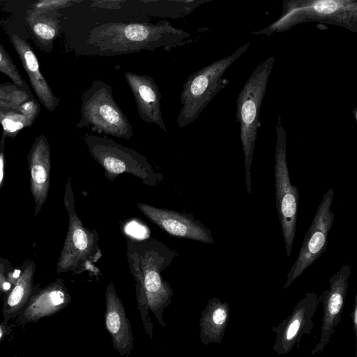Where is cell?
I'll return each instance as SVG.
<instances>
[{
    "label": "cell",
    "instance_id": "cell-1",
    "mask_svg": "<svg viewBox=\"0 0 357 357\" xmlns=\"http://www.w3.org/2000/svg\"><path fill=\"white\" fill-rule=\"evenodd\" d=\"M126 259L135 280L137 307L142 324L150 340L154 335L149 311L163 327L164 310L174 294L172 287L162 276L177 255L176 251L155 238H137L126 235Z\"/></svg>",
    "mask_w": 357,
    "mask_h": 357
},
{
    "label": "cell",
    "instance_id": "cell-2",
    "mask_svg": "<svg viewBox=\"0 0 357 357\" xmlns=\"http://www.w3.org/2000/svg\"><path fill=\"white\" fill-rule=\"evenodd\" d=\"M191 35L168 21L149 22H95L89 28L85 53L92 56H118L142 50H169L191 42Z\"/></svg>",
    "mask_w": 357,
    "mask_h": 357
},
{
    "label": "cell",
    "instance_id": "cell-3",
    "mask_svg": "<svg viewBox=\"0 0 357 357\" xmlns=\"http://www.w3.org/2000/svg\"><path fill=\"white\" fill-rule=\"evenodd\" d=\"M304 22L335 25L357 32L356 0H284L280 17L252 35L269 36Z\"/></svg>",
    "mask_w": 357,
    "mask_h": 357
},
{
    "label": "cell",
    "instance_id": "cell-4",
    "mask_svg": "<svg viewBox=\"0 0 357 357\" xmlns=\"http://www.w3.org/2000/svg\"><path fill=\"white\" fill-rule=\"evenodd\" d=\"M275 62L274 56L268 57L251 73L236 99V121L240 125V140L244 154L245 184L252 193L251 166L258 129L261 107Z\"/></svg>",
    "mask_w": 357,
    "mask_h": 357
},
{
    "label": "cell",
    "instance_id": "cell-5",
    "mask_svg": "<svg viewBox=\"0 0 357 357\" xmlns=\"http://www.w3.org/2000/svg\"><path fill=\"white\" fill-rule=\"evenodd\" d=\"M250 46V43L241 45L232 54L202 68L187 78L180 95L182 106L176 120L179 128L195 121L215 96L228 84L223 75Z\"/></svg>",
    "mask_w": 357,
    "mask_h": 357
},
{
    "label": "cell",
    "instance_id": "cell-6",
    "mask_svg": "<svg viewBox=\"0 0 357 357\" xmlns=\"http://www.w3.org/2000/svg\"><path fill=\"white\" fill-rule=\"evenodd\" d=\"M63 204L68 215V228L56 271L79 274L91 269L92 265L101 258L99 235L96 229L84 227L79 218L70 176L65 188Z\"/></svg>",
    "mask_w": 357,
    "mask_h": 357
},
{
    "label": "cell",
    "instance_id": "cell-7",
    "mask_svg": "<svg viewBox=\"0 0 357 357\" xmlns=\"http://www.w3.org/2000/svg\"><path fill=\"white\" fill-rule=\"evenodd\" d=\"M84 142L91 156L111 181L127 173L138 178L144 185L153 187L164 178L163 174L157 172L145 156L112 139L88 135Z\"/></svg>",
    "mask_w": 357,
    "mask_h": 357
},
{
    "label": "cell",
    "instance_id": "cell-8",
    "mask_svg": "<svg viewBox=\"0 0 357 357\" xmlns=\"http://www.w3.org/2000/svg\"><path fill=\"white\" fill-rule=\"evenodd\" d=\"M80 119L77 128L91 126L93 131L126 140L133 136L132 127L116 104L111 86L94 80L82 95Z\"/></svg>",
    "mask_w": 357,
    "mask_h": 357
},
{
    "label": "cell",
    "instance_id": "cell-9",
    "mask_svg": "<svg viewBox=\"0 0 357 357\" xmlns=\"http://www.w3.org/2000/svg\"><path fill=\"white\" fill-rule=\"evenodd\" d=\"M275 128L274 178L276 208L286 253L290 256L296 236L299 194L297 187L291 183L287 162V134L280 115L278 116Z\"/></svg>",
    "mask_w": 357,
    "mask_h": 357
},
{
    "label": "cell",
    "instance_id": "cell-10",
    "mask_svg": "<svg viewBox=\"0 0 357 357\" xmlns=\"http://www.w3.org/2000/svg\"><path fill=\"white\" fill-rule=\"evenodd\" d=\"M333 197L332 188L323 196L305 234L298 256L287 274L284 289L289 287L326 251L328 233L335 220V214L331 210Z\"/></svg>",
    "mask_w": 357,
    "mask_h": 357
},
{
    "label": "cell",
    "instance_id": "cell-11",
    "mask_svg": "<svg viewBox=\"0 0 357 357\" xmlns=\"http://www.w3.org/2000/svg\"><path fill=\"white\" fill-rule=\"evenodd\" d=\"M318 296L308 292L294 307L291 314L272 328L275 333L273 350L278 355L289 353L294 347H299L303 335L312 330V318L319 305Z\"/></svg>",
    "mask_w": 357,
    "mask_h": 357
},
{
    "label": "cell",
    "instance_id": "cell-12",
    "mask_svg": "<svg viewBox=\"0 0 357 357\" xmlns=\"http://www.w3.org/2000/svg\"><path fill=\"white\" fill-rule=\"evenodd\" d=\"M351 266L342 265L329 280V288L318 296L323 304V317L319 339L311 351L312 355L321 354L330 342L337 326L341 321L342 312L346 299Z\"/></svg>",
    "mask_w": 357,
    "mask_h": 357
},
{
    "label": "cell",
    "instance_id": "cell-13",
    "mask_svg": "<svg viewBox=\"0 0 357 357\" xmlns=\"http://www.w3.org/2000/svg\"><path fill=\"white\" fill-rule=\"evenodd\" d=\"M137 206L151 222L173 236L208 244L214 243L210 229L192 214L139 202L137 203Z\"/></svg>",
    "mask_w": 357,
    "mask_h": 357
},
{
    "label": "cell",
    "instance_id": "cell-14",
    "mask_svg": "<svg viewBox=\"0 0 357 357\" xmlns=\"http://www.w3.org/2000/svg\"><path fill=\"white\" fill-rule=\"evenodd\" d=\"M205 0L176 1H93L91 7L100 10L130 13L139 15H154L172 18L181 17L190 13Z\"/></svg>",
    "mask_w": 357,
    "mask_h": 357
},
{
    "label": "cell",
    "instance_id": "cell-15",
    "mask_svg": "<svg viewBox=\"0 0 357 357\" xmlns=\"http://www.w3.org/2000/svg\"><path fill=\"white\" fill-rule=\"evenodd\" d=\"M71 296L63 279L58 278L31 294L29 301L16 317V323L25 325L52 316L67 307Z\"/></svg>",
    "mask_w": 357,
    "mask_h": 357
},
{
    "label": "cell",
    "instance_id": "cell-16",
    "mask_svg": "<svg viewBox=\"0 0 357 357\" xmlns=\"http://www.w3.org/2000/svg\"><path fill=\"white\" fill-rule=\"evenodd\" d=\"M30 173V191L34 204V216H37L45 204L50 185V147L44 135L36 137L27 155Z\"/></svg>",
    "mask_w": 357,
    "mask_h": 357
},
{
    "label": "cell",
    "instance_id": "cell-17",
    "mask_svg": "<svg viewBox=\"0 0 357 357\" xmlns=\"http://www.w3.org/2000/svg\"><path fill=\"white\" fill-rule=\"evenodd\" d=\"M133 93L139 117L147 123H153L167 132L161 114V93L153 78L133 73H124Z\"/></svg>",
    "mask_w": 357,
    "mask_h": 357
},
{
    "label": "cell",
    "instance_id": "cell-18",
    "mask_svg": "<svg viewBox=\"0 0 357 357\" xmlns=\"http://www.w3.org/2000/svg\"><path fill=\"white\" fill-rule=\"evenodd\" d=\"M105 323L112 337L113 347L121 356H128L133 349L132 328L121 300L112 282L105 290Z\"/></svg>",
    "mask_w": 357,
    "mask_h": 357
},
{
    "label": "cell",
    "instance_id": "cell-19",
    "mask_svg": "<svg viewBox=\"0 0 357 357\" xmlns=\"http://www.w3.org/2000/svg\"><path fill=\"white\" fill-rule=\"evenodd\" d=\"M10 40L39 101L49 112H54L60 100L54 94L50 86L41 74L38 61L30 44L15 33L10 35Z\"/></svg>",
    "mask_w": 357,
    "mask_h": 357
},
{
    "label": "cell",
    "instance_id": "cell-20",
    "mask_svg": "<svg viewBox=\"0 0 357 357\" xmlns=\"http://www.w3.org/2000/svg\"><path fill=\"white\" fill-rule=\"evenodd\" d=\"M229 309L227 302L218 297L208 300L199 321V337L203 344L221 343L229 319Z\"/></svg>",
    "mask_w": 357,
    "mask_h": 357
},
{
    "label": "cell",
    "instance_id": "cell-21",
    "mask_svg": "<svg viewBox=\"0 0 357 357\" xmlns=\"http://www.w3.org/2000/svg\"><path fill=\"white\" fill-rule=\"evenodd\" d=\"M36 264L32 260L24 262L23 271L6 296L3 306L2 315L4 322L16 317L29 301L33 292V276Z\"/></svg>",
    "mask_w": 357,
    "mask_h": 357
},
{
    "label": "cell",
    "instance_id": "cell-22",
    "mask_svg": "<svg viewBox=\"0 0 357 357\" xmlns=\"http://www.w3.org/2000/svg\"><path fill=\"white\" fill-rule=\"evenodd\" d=\"M40 109L38 100L33 97L22 104L21 110H0V126L3 128L1 137L14 139L22 129L34 123Z\"/></svg>",
    "mask_w": 357,
    "mask_h": 357
},
{
    "label": "cell",
    "instance_id": "cell-23",
    "mask_svg": "<svg viewBox=\"0 0 357 357\" xmlns=\"http://www.w3.org/2000/svg\"><path fill=\"white\" fill-rule=\"evenodd\" d=\"M60 15L58 10L42 13L26 18L34 37L43 45H52L60 29Z\"/></svg>",
    "mask_w": 357,
    "mask_h": 357
},
{
    "label": "cell",
    "instance_id": "cell-24",
    "mask_svg": "<svg viewBox=\"0 0 357 357\" xmlns=\"http://www.w3.org/2000/svg\"><path fill=\"white\" fill-rule=\"evenodd\" d=\"M33 97L13 83L0 82V110H21L22 104Z\"/></svg>",
    "mask_w": 357,
    "mask_h": 357
},
{
    "label": "cell",
    "instance_id": "cell-25",
    "mask_svg": "<svg viewBox=\"0 0 357 357\" xmlns=\"http://www.w3.org/2000/svg\"><path fill=\"white\" fill-rule=\"evenodd\" d=\"M0 72L8 76L13 84L32 96L29 86L21 76L10 56L0 44Z\"/></svg>",
    "mask_w": 357,
    "mask_h": 357
},
{
    "label": "cell",
    "instance_id": "cell-26",
    "mask_svg": "<svg viewBox=\"0 0 357 357\" xmlns=\"http://www.w3.org/2000/svg\"><path fill=\"white\" fill-rule=\"evenodd\" d=\"M79 2V1L70 0H44L37 1L26 11V18H31L42 13L58 10L60 8L68 7Z\"/></svg>",
    "mask_w": 357,
    "mask_h": 357
},
{
    "label": "cell",
    "instance_id": "cell-27",
    "mask_svg": "<svg viewBox=\"0 0 357 357\" xmlns=\"http://www.w3.org/2000/svg\"><path fill=\"white\" fill-rule=\"evenodd\" d=\"M125 231L127 236L137 238H142V236L147 233L146 228L143 225L134 220L130 222L125 227Z\"/></svg>",
    "mask_w": 357,
    "mask_h": 357
},
{
    "label": "cell",
    "instance_id": "cell-28",
    "mask_svg": "<svg viewBox=\"0 0 357 357\" xmlns=\"http://www.w3.org/2000/svg\"><path fill=\"white\" fill-rule=\"evenodd\" d=\"M5 139L1 137L0 139V190L2 188L4 181L5 168Z\"/></svg>",
    "mask_w": 357,
    "mask_h": 357
},
{
    "label": "cell",
    "instance_id": "cell-29",
    "mask_svg": "<svg viewBox=\"0 0 357 357\" xmlns=\"http://www.w3.org/2000/svg\"><path fill=\"white\" fill-rule=\"evenodd\" d=\"M23 268H24V263L20 267L15 268V269L12 268L6 273V278H7L8 282L12 284V286H13L15 284V283L16 282V281L20 276V275L23 271Z\"/></svg>",
    "mask_w": 357,
    "mask_h": 357
},
{
    "label": "cell",
    "instance_id": "cell-30",
    "mask_svg": "<svg viewBox=\"0 0 357 357\" xmlns=\"http://www.w3.org/2000/svg\"><path fill=\"white\" fill-rule=\"evenodd\" d=\"M6 273L7 272H3L0 273V291L4 293H8L13 287L6 278Z\"/></svg>",
    "mask_w": 357,
    "mask_h": 357
},
{
    "label": "cell",
    "instance_id": "cell-31",
    "mask_svg": "<svg viewBox=\"0 0 357 357\" xmlns=\"http://www.w3.org/2000/svg\"><path fill=\"white\" fill-rule=\"evenodd\" d=\"M352 328L355 334V337L357 335V294L354 297V304L351 314Z\"/></svg>",
    "mask_w": 357,
    "mask_h": 357
},
{
    "label": "cell",
    "instance_id": "cell-32",
    "mask_svg": "<svg viewBox=\"0 0 357 357\" xmlns=\"http://www.w3.org/2000/svg\"><path fill=\"white\" fill-rule=\"evenodd\" d=\"M11 331L10 326L8 322L3 321L0 324V343L4 340L7 335L10 334Z\"/></svg>",
    "mask_w": 357,
    "mask_h": 357
},
{
    "label": "cell",
    "instance_id": "cell-33",
    "mask_svg": "<svg viewBox=\"0 0 357 357\" xmlns=\"http://www.w3.org/2000/svg\"><path fill=\"white\" fill-rule=\"evenodd\" d=\"M12 269L11 265L8 259L3 258L0 255V273L3 272H8Z\"/></svg>",
    "mask_w": 357,
    "mask_h": 357
}]
</instances>
